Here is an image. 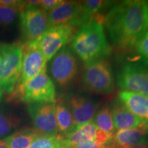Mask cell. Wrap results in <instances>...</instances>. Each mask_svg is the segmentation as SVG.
Listing matches in <instances>:
<instances>
[{
	"label": "cell",
	"mask_w": 148,
	"mask_h": 148,
	"mask_svg": "<svg viewBox=\"0 0 148 148\" xmlns=\"http://www.w3.org/2000/svg\"><path fill=\"white\" fill-rule=\"evenodd\" d=\"M147 6L145 1L130 0L114 3L104 16L110 40L116 47L127 50L134 47L147 31Z\"/></svg>",
	"instance_id": "6da1fadb"
},
{
	"label": "cell",
	"mask_w": 148,
	"mask_h": 148,
	"mask_svg": "<svg viewBox=\"0 0 148 148\" xmlns=\"http://www.w3.org/2000/svg\"><path fill=\"white\" fill-rule=\"evenodd\" d=\"M104 15L99 14L80 27L72 39L71 49L86 66L106 60L111 47L103 27Z\"/></svg>",
	"instance_id": "7a4b0ae2"
},
{
	"label": "cell",
	"mask_w": 148,
	"mask_h": 148,
	"mask_svg": "<svg viewBox=\"0 0 148 148\" xmlns=\"http://www.w3.org/2000/svg\"><path fill=\"white\" fill-rule=\"evenodd\" d=\"M22 44L0 42V88L12 93L19 79L22 60Z\"/></svg>",
	"instance_id": "3957f363"
},
{
	"label": "cell",
	"mask_w": 148,
	"mask_h": 148,
	"mask_svg": "<svg viewBox=\"0 0 148 148\" xmlns=\"http://www.w3.org/2000/svg\"><path fill=\"white\" fill-rule=\"evenodd\" d=\"M22 60L21 73L14 91L12 99H21V94L24 86L44 69H47L46 59L40 51L32 42L22 44Z\"/></svg>",
	"instance_id": "277c9868"
},
{
	"label": "cell",
	"mask_w": 148,
	"mask_h": 148,
	"mask_svg": "<svg viewBox=\"0 0 148 148\" xmlns=\"http://www.w3.org/2000/svg\"><path fill=\"white\" fill-rule=\"evenodd\" d=\"M122 91L136 92L148 96V61L140 58L127 62L116 77Z\"/></svg>",
	"instance_id": "5b68a950"
},
{
	"label": "cell",
	"mask_w": 148,
	"mask_h": 148,
	"mask_svg": "<svg viewBox=\"0 0 148 148\" xmlns=\"http://www.w3.org/2000/svg\"><path fill=\"white\" fill-rule=\"evenodd\" d=\"M82 82L85 88L98 94H110L114 88L112 69L106 60L86 66L82 74Z\"/></svg>",
	"instance_id": "8992f818"
},
{
	"label": "cell",
	"mask_w": 148,
	"mask_h": 148,
	"mask_svg": "<svg viewBox=\"0 0 148 148\" xmlns=\"http://www.w3.org/2000/svg\"><path fill=\"white\" fill-rule=\"evenodd\" d=\"M76 29L70 25L49 27L39 38L30 42L39 49L46 60H51L59 50L71 41Z\"/></svg>",
	"instance_id": "52a82bcc"
},
{
	"label": "cell",
	"mask_w": 148,
	"mask_h": 148,
	"mask_svg": "<svg viewBox=\"0 0 148 148\" xmlns=\"http://www.w3.org/2000/svg\"><path fill=\"white\" fill-rule=\"evenodd\" d=\"M77 70L78 62L76 56L67 46L62 47L51 58V77L60 86L69 85L76 76Z\"/></svg>",
	"instance_id": "ba28073f"
},
{
	"label": "cell",
	"mask_w": 148,
	"mask_h": 148,
	"mask_svg": "<svg viewBox=\"0 0 148 148\" xmlns=\"http://www.w3.org/2000/svg\"><path fill=\"white\" fill-rule=\"evenodd\" d=\"M21 100L24 103H55V85L46 69L24 86Z\"/></svg>",
	"instance_id": "9c48e42d"
},
{
	"label": "cell",
	"mask_w": 148,
	"mask_h": 148,
	"mask_svg": "<svg viewBox=\"0 0 148 148\" xmlns=\"http://www.w3.org/2000/svg\"><path fill=\"white\" fill-rule=\"evenodd\" d=\"M19 19L24 43L36 40L48 28L47 13L38 6L25 7Z\"/></svg>",
	"instance_id": "30bf717a"
},
{
	"label": "cell",
	"mask_w": 148,
	"mask_h": 148,
	"mask_svg": "<svg viewBox=\"0 0 148 148\" xmlns=\"http://www.w3.org/2000/svg\"><path fill=\"white\" fill-rule=\"evenodd\" d=\"M34 128L40 134H58L55 113V103H33L27 106Z\"/></svg>",
	"instance_id": "8fae6325"
},
{
	"label": "cell",
	"mask_w": 148,
	"mask_h": 148,
	"mask_svg": "<svg viewBox=\"0 0 148 148\" xmlns=\"http://www.w3.org/2000/svg\"><path fill=\"white\" fill-rule=\"evenodd\" d=\"M68 106L71 112L76 130L92 121L96 113L97 103L88 96L75 95L69 99Z\"/></svg>",
	"instance_id": "7c38bea8"
},
{
	"label": "cell",
	"mask_w": 148,
	"mask_h": 148,
	"mask_svg": "<svg viewBox=\"0 0 148 148\" xmlns=\"http://www.w3.org/2000/svg\"><path fill=\"white\" fill-rule=\"evenodd\" d=\"M80 14V4L77 1H63L47 13L48 28L62 25L75 27Z\"/></svg>",
	"instance_id": "4fadbf2b"
},
{
	"label": "cell",
	"mask_w": 148,
	"mask_h": 148,
	"mask_svg": "<svg viewBox=\"0 0 148 148\" xmlns=\"http://www.w3.org/2000/svg\"><path fill=\"white\" fill-rule=\"evenodd\" d=\"M112 142L117 148L148 144V121L144 119L134 128L118 130L114 134Z\"/></svg>",
	"instance_id": "5bb4252c"
},
{
	"label": "cell",
	"mask_w": 148,
	"mask_h": 148,
	"mask_svg": "<svg viewBox=\"0 0 148 148\" xmlns=\"http://www.w3.org/2000/svg\"><path fill=\"white\" fill-rule=\"evenodd\" d=\"M111 110L114 129L118 130L134 128L144 120L133 114L120 99L114 101Z\"/></svg>",
	"instance_id": "9a60e30c"
},
{
	"label": "cell",
	"mask_w": 148,
	"mask_h": 148,
	"mask_svg": "<svg viewBox=\"0 0 148 148\" xmlns=\"http://www.w3.org/2000/svg\"><path fill=\"white\" fill-rule=\"evenodd\" d=\"M119 98L133 114L148 121V96L136 92L121 91Z\"/></svg>",
	"instance_id": "2e32d148"
},
{
	"label": "cell",
	"mask_w": 148,
	"mask_h": 148,
	"mask_svg": "<svg viewBox=\"0 0 148 148\" xmlns=\"http://www.w3.org/2000/svg\"><path fill=\"white\" fill-rule=\"evenodd\" d=\"M114 1L103 0H87L79 1L80 14L77 18L75 27H82L84 24L95 16L103 14L102 12L107 8H111Z\"/></svg>",
	"instance_id": "e0dca14e"
},
{
	"label": "cell",
	"mask_w": 148,
	"mask_h": 148,
	"mask_svg": "<svg viewBox=\"0 0 148 148\" xmlns=\"http://www.w3.org/2000/svg\"><path fill=\"white\" fill-rule=\"evenodd\" d=\"M99 128L94 122L90 121L70 134L62 136L64 148H72L77 144L90 140H95Z\"/></svg>",
	"instance_id": "ac0fdd59"
},
{
	"label": "cell",
	"mask_w": 148,
	"mask_h": 148,
	"mask_svg": "<svg viewBox=\"0 0 148 148\" xmlns=\"http://www.w3.org/2000/svg\"><path fill=\"white\" fill-rule=\"evenodd\" d=\"M35 128L23 127L2 140L7 148H28L39 134Z\"/></svg>",
	"instance_id": "d6986e66"
},
{
	"label": "cell",
	"mask_w": 148,
	"mask_h": 148,
	"mask_svg": "<svg viewBox=\"0 0 148 148\" xmlns=\"http://www.w3.org/2000/svg\"><path fill=\"white\" fill-rule=\"evenodd\" d=\"M55 113L58 134L64 136L75 130V125L69 106L62 102L55 103Z\"/></svg>",
	"instance_id": "ffe728a7"
},
{
	"label": "cell",
	"mask_w": 148,
	"mask_h": 148,
	"mask_svg": "<svg viewBox=\"0 0 148 148\" xmlns=\"http://www.w3.org/2000/svg\"><path fill=\"white\" fill-rule=\"evenodd\" d=\"M21 123V119L16 114L0 108V140L8 137Z\"/></svg>",
	"instance_id": "44dd1931"
},
{
	"label": "cell",
	"mask_w": 148,
	"mask_h": 148,
	"mask_svg": "<svg viewBox=\"0 0 148 148\" xmlns=\"http://www.w3.org/2000/svg\"><path fill=\"white\" fill-rule=\"evenodd\" d=\"M92 121L98 128L107 134L113 136L114 126L111 108L108 106H104L99 110L94 115Z\"/></svg>",
	"instance_id": "7402d4cb"
},
{
	"label": "cell",
	"mask_w": 148,
	"mask_h": 148,
	"mask_svg": "<svg viewBox=\"0 0 148 148\" xmlns=\"http://www.w3.org/2000/svg\"><path fill=\"white\" fill-rule=\"evenodd\" d=\"M28 148H64V147L61 135L39 134Z\"/></svg>",
	"instance_id": "603a6c76"
},
{
	"label": "cell",
	"mask_w": 148,
	"mask_h": 148,
	"mask_svg": "<svg viewBox=\"0 0 148 148\" xmlns=\"http://www.w3.org/2000/svg\"><path fill=\"white\" fill-rule=\"evenodd\" d=\"M18 12L15 8L0 5V25L6 26L12 24Z\"/></svg>",
	"instance_id": "cb8c5ba5"
},
{
	"label": "cell",
	"mask_w": 148,
	"mask_h": 148,
	"mask_svg": "<svg viewBox=\"0 0 148 148\" xmlns=\"http://www.w3.org/2000/svg\"><path fill=\"white\" fill-rule=\"evenodd\" d=\"M140 58L148 61V31L144 33L134 46Z\"/></svg>",
	"instance_id": "d4e9b609"
},
{
	"label": "cell",
	"mask_w": 148,
	"mask_h": 148,
	"mask_svg": "<svg viewBox=\"0 0 148 148\" xmlns=\"http://www.w3.org/2000/svg\"><path fill=\"white\" fill-rule=\"evenodd\" d=\"M62 1V0H42L40 1L39 7L48 13L60 5Z\"/></svg>",
	"instance_id": "484cf974"
},
{
	"label": "cell",
	"mask_w": 148,
	"mask_h": 148,
	"mask_svg": "<svg viewBox=\"0 0 148 148\" xmlns=\"http://www.w3.org/2000/svg\"><path fill=\"white\" fill-rule=\"evenodd\" d=\"M99 148H117V147L114 145L113 143L112 142V140H111V141L109 142L108 143L101 145Z\"/></svg>",
	"instance_id": "4316f807"
},
{
	"label": "cell",
	"mask_w": 148,
	"mask_h": 148,
	"mask_svg": "<svg viewBox=\"0 0 148 148\" xmlns=\"http://www.w3.org/2000/svg\"><path fill=\"white\" fill-rule=\"evenodd\" d=\"M127 148H148V144H142V145H138Z\"/></svg>",
	"instance_id": "83f0119b"
},
{
	"label": "cell",
	"mask_w": 148,
	"mask_h": 148,
	"mask_svg": "<svg viewBox=\"0 0 148 148\" xmlns=\"http://www.w3.org/2000/svg\"><path fill=\"white\" fill-rule=\"evenodd\" d=\"M0 148H7L4 145V143L2 142V140H0Z\"/></svg>",
	"instance_id": "f1b7e54d"
},
{
	"label": "cell",
	"mask_w": 148,
	"mask_h": 148,
	"mask_svg": "<svg viewBox=\"0 0 148 148\" xmlns=\"http://www.w3.org/2000/svg\"><path fill=\"white\" fill-rule=\"evenodd\" d=\"M146 27H147V31H148V7H147V20H146Z\"/></svg>",
	"instance_id": "f546056e"
},
{
	"label": "cell",
	"mask_w": 148,
	"mask_h": 148,
	"mask_svg": "<svg viewBox=\"0 0 148 148\" xmlns=\"http://www.w3.org/2000/svg\"><path fill=\"white\" fill-rule=\"evenodd\" d=\"M3 91L2 90H1V88H0V99H1V97H2V96H3Z\"/></svg>",
	"instance_id": "4dcf8cb0"
},
{
	"label": "cell",
	"mask_w": 148,
	"mask_h": 148,
	"mask_svg": "<svg viewBox=\"0 0 148 148\" xmlns=\"http://www.w3.org/2000/svg\"><path fill=\"white\" fill-rule=\"evenodd\" d=\"M145 4L147 5V7H148V0H147V1H145Z\"/></svg>",
	"instance_id": "1f68e13d"
}]
</instances>
